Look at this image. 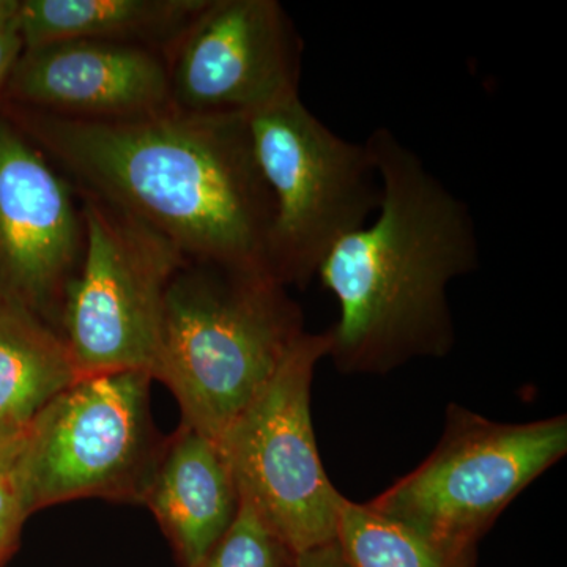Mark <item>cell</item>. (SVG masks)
<instances>
[{"mask_svg": "<svg viewBox=\"0 0 567 567\" xmlns=\"http://www.w3.org/2000/svg\"><path fill=\"white\" fill-rule=\"evenodd\" d=\"M29 516L14 465L0 475V566L17 550L22 525Z\"/></svg>", "mask_w": 567, "mask_h": 567, "instance_id": "obj_17", "label": "cell"}, {"mask_svg": "<svg viewBox=\"0 0 567 567\" xmlns=\"http://www.w3.org/2000/svg\"><path fill=\"white\" fill-rule=\"evenodd\" d=\"M303 333L300 305L270 275L188 260L167 287L152 377L181 424L218 443Z\"/></svg>", "mask_w": 567, "mask_h": 567, "instance_id": "obj_3", "label": "cell"}, {"mask_svg": "<svg viewBox=\"0 0 567 567\" xmlns=\"http://www.w3.org/2000/svg\"><path fill=\"white\" fill-rule=\"evenodd\" d=\"M336 543L349 567H476V548L440 543L346 496L339 505Z\"/></svg>", "mask_w": 567, "mask_h": 567, "instance_id": "obj_15", "label": "cell"}, {"mask_svg": "<svg viewBox=\"0 0 567 567\" xmlns=\"http://www.w3.org/2000/svg\"><path fill=\"white\" fill-rule=\"evenodd\" d=\"M81 379L63 336L22 306L0 301V421L29 425Z\"/></svg>", "mask_w": 567, "mask_h": 567, "instance_id": "obj_14", "label": "cell"}, {"mask_svg": "<svg viewBox=\"0 0 567 567\" xmlns=\"http://www.w3.org/2000/svg\"><path fill=\"white\" fill-rule=\"evenodd\" d=\"M182 567L210 550L237 516L240 495L221 447L188 425L164 440L144 503Z\"/></svg>", "mask_w": 567, "mask_h": 567, "instance_id": "obj_12", "label": "cell"}, {"mask_svg": "<svg viewBox=\"0 0 567 567\" xmlns=\"http://www.w3.org/2000/svg\"><path fill=\"white\" fill-rule=\"evenodd\" d=\"M365 145L382 183L375 221L342 238L317 276L341 309L328 357L342 374L386 375L453 350L447 286L476 271L480 244L468 205L391 130Z\"/></svg>", "mask_w": 567, "mask_h": 567, "instance_id": "obj_2", "label": "cell"}, {"mask_svg": "<svg viewBox=\"0 0 567 567\" xmlns=\"http://www.w3.org/2000/svg\"><path fill=\"white\" fill-rule=\"evenodd\" d=\"M24 51V43L18 28L0 29V103H2L3 91L7 82L21 52Z\"/></svg>", "mask_w": 567, "mask_h": 567, "instance_id": "obj_19", "label": "cell"}, {"mask_svg": "<svg viewBox=\"0 0 567 567\" xmlns=\"http://www.w3.org/2000/svg\"><path fill=\"white\" fill-rule=\"evenodd\" d=\"M21 0H0V29L18 28Z\"/></svg>", "mask_w": 567, "mask_h": 567, "instance_id": "obj_21", "label": "cell"}, {"mask_svg": "<svg viewBox=\"0 0 567 567\" xmlns=\"http://www.w3.org/2000/svg\"><path fill=\"white\" fill-rule=\"evenodd\" d=\"M207 0H21L24 48L61 40H102L164 51Z\"/></svg>", "mask_w": 567, "mask_h": 567, "instance_id": "obj_13", "label": "cell"}, {"mask_svg": "<svg viewBox=\"0 0 567 567\" xmlns=\"http://www.w3.org/2000/svg\"><path fill=\"white\" fill-rule=\"evenodd\" d=\"M29 425L0 421V475L17 465L28 440Z\"/></svg>", "mask_w": 567, "mask_h": 567, "instance_id": "obj_18", "label": "cell"}, {"mask_svg": "<svg viewBox=\"0 0 567 567\" xmlns=\"http://www.w3.org/2000/svg\"><path fill=\"white\" fill-rule=\"evenodd\" d=\"M78 194L85 248L63 303V339L81 379L118 371L152 375L167 287L188 259L147 224Z\"/></svg>", "mask_w": 567, "mask_h": 567, "instance_id": "obj_8", "label": "cell"}, {"mask_svg": "<svg viewBox=\"0 0 567 567\" xmlns=\"http://www.w3.org/2000/svg\"><path fill=\"white\" fill-rule=\"evenodd\" d=\"M246 122L275 203L268 271L287 289H303L331 249L379 210L382 183L374 158L365 142L328 128L300 95L254 112Z\"/></svg>", "mask_w": 567, "mask_h": 567, "instance_id": "obj_4", "label": "cell"}, {"mask_svg": "<svg viewBox=\"0 0 567 567\" xmlns=\"http://www.w3.org/2000/svg\"><path fill=\"white\" fill-rule=\"evenodd\" d=\"M2 103L91 121L148 114L169 106L166 59L153 48L115 41L37 44L21 52Z\"/></svg>", "mask_w": 567, "mask_h": 567, "instance_id": "obj_11", "label": "cell"}, {"mask_svg": "<svg viewBox=\"0 0 567 567\" xmlns=\"http://www.w3.org/2000/svg\"><path fill=\"white\" fill-rule=\"evenodd\" d=\"M566 453V415L496 423L450 404L431 456L368 505L440 543L476 548L503 511Z\"/></svg>", "mask_w": 567, "mask_h": 567, "instance_id": "obj_6", "label": "cell"}, {"mask_svg": "<svg viewBox=\"0 0 567 567\" xmlns=\"http://www.w3.org/2000/svg\"><path fill=\"white\" fill-rule=\"evenodd\" d=\"M331 338L305 333L219 440L240 499L295 555L334 543L344 495L328 480L311 416L316 365Z\"/></svg>", "mask_w": 567, "mask_h": 567, "instance_id": "obj_7", "label": "cell"}, {"mask_svg": "<svg viewBox=\"0 0 567 567\" xmlns=\"http://www.w3.org/2000/svg\"><path fill=\"white\" fill-rule=\"evenodd\" d=\"M152 380L82 377L41 410L17 462L29 514L80 498L144 503L166 440L152 423Z\"/></svg>", "mask_w": 567, "mask_h": 567, "instance_id": "obj_5", "label": "cell"}, {"mask_svg": "<svg viewBox=\"0 0 567 567\" xmlns=\"http://www.w3.org/2000/svg\"><path fill=\"white\" fill-rule=\"evenodd\" d=\"M85 226L69 178L0 111V301L22 306L62 334Z\"/></svg>", "mask_w": 567, "mask_h": 567, "instance_id": "obj_10", "label": "cell"}, {"mask_svg": "<svg viewBox=\"0 0 567 567\" xmlns=\"http://www.w3.org/2000/svg\"><path fill=\"white\" fill-rule=\"evenodd\" d=\"M295 567H349L338 543L327 544V546L317 547L315 550L305 551L298 555Z\"/></svg>", "mask_w": 567, "mask_h": 567, "instance_id": "obj_20", "label": "cell"}, {"mask_svg": "<svg viewBox=\"0 0 567 567\" xmlns=\"http://www.w3.org/2000/svg\"><path fill=\"white\" fill-rule=\"evenodd\" d=\"M297 555L245 499L210 550L192 567H295Z\"/></svg>", "mask_w": 567, "mask_h": 567, "instance_id": "obj_16", "label": "cell"}, {"mask_svg": "<svg viewBox=\"0 0 567 567\" xmlns=\"http://www.w3.org/2000/svg\"><path fill=\"white\" fill-rule=\"evenodd\" d=\"M300 39L276 0H207L163 51L169 104L203 115H238L300 95Z\"/></svg>", "mask_w": 567, "mask_h": 567, "instance_id": "obj_9", "label": "cell"}, {"mask_svg": "<svg viewBox=\"0 0 567 567\" xmlns=\"http://www.w3.org/2000/svg\"><path fill=\"white\" fill-rule=\"evenodd\" d=\"M0 111L78 192L147 224L186 259L270 275L275 203L246 117L192 114L171 104L111 121L6 103Z\"/></svg>", "mask_w": 567, "mask_h": 567, "instance_id": "obj_1", "label": "cell"}]
</instances>
